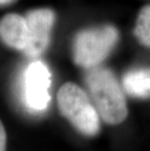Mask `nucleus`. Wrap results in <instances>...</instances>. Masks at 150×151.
Wrapping results in <instances>:
<instances>
[{"label":"nucleus","mask_w":150,"mask_h":151,"mask_svg":"<svg viewBox=\"0 0 150 151\" xmlns=\"http://www.w3.org/2000/svg\"><path fill=\"white\" fill-rule=\"evenodd\" d=\"M89 96L100 117L108 125H119L128 116V105L122 88L112 70L95 66L85 77Z\"/></svg>","instance_id":"nucleus-1"},{"label":"nucleus","mask_w":150,"mask_h":151,"mask_svg":"<svg viewBox=\"0 0 150 151\" xmlns=\"http://www.w3.org/2000/svg\"><path fill=\"white\" fill-rule=\"evenodd\" d=\"M60 113L85 137H95L100 130V117L92 99L81 87L65 83L57 94Z\"/></svg>","instance_id":"nucleus-2"},{"label":"nucleus","mask_w":150,"mask_h":151,"mask_svg":"<svg viewBox=\"0 0 150 151\" xmlns=\"http://www.w3.org/2000/svg\"><path fill=\"white\" fill-rule=\"evenodd\" d=\"M118 39L117 28L110 24L79 31L73 41V60L83 68L98 66L109 56Z\"/></svg>","instance_id":"nucleus-3"},{"label":"nucleus","mask_w":150,"mask_h":151,"mask_svg":"<svg viewBox=\"0 0 150 151\" xmlns=\"http://www.w3.org/2000/svg\"><path fill=\"white\" fill-rule=\"evenodd\" d=\"M51 72L42 62H34L24 73V99L34 111H44L50 104Z\"/></svg>","instance_id":"nucleus-4"},{"label":"nucleus","mask_w":150,"mask_h":151,"mask_svg":"<svg viewBox=\"0 0 150 151\" xmlns=\"http://www.w3.org/2000/svg\"><path fill=\"white\" fill-rule=\"evenodd\" d=\"M25 19L29 30V41L24 52L29 58H37L49 46L55 13L50 9H37L27 13Z\"/></svg>","instance_id":"nucleus-5"},{"label":"nucleus","mask_w":150,"mask_h":151,"mask_svg":"<svg viewBox=\"0 0 150 151\" xmlns=\"http://www.w3.org/2000/svg\"><path fill=\"white\" fill-rule=\"evenodd\" d=\"M0 39L7 46L24 51L29 41L27 19L18 14H7L0 20Z\"/></svg>","instance_id":"nucleus-6"},{"label":"nucleus","mask_w":150,"mask_h":151,"mask_svg":"<svg viewBox=\"0 0 150 151\" xmlns=\"http://www.w3.org/2000/svg\"><path fill=\"white\" fill-rule=\"evenodd\" d=\"M124 91L136 99L150 98V67L129 70L123 76Z\"/></svg>","instance_id":"nucleus-7"},{"label":"nucleus","mask_w":150,"mask_h":151,"mask_svg":"<svg viewBox=\"0 0 150 151\" xmlns=\"http://www.w3.org/2000/svg\"><path fill=\"white\" fill-rule=\"evenodd\" d=\"M133 34L140 44L150 48V5L144 6L139 11Z\"/></svg>","instance_id":"nucleus-8"},{"label":"nucleus","mask_w":150,"mask_h":151,"mask_svg":"<svg viewBox=\"0 0 150 151\" xmlns=\"http://www.w3.org/2000/svg\"><path fill=\"white\" fill-rule=\"evenodd\" d=\"M7 149V134L4 125L0 120V151H6Z\"/></svg>","instance_id":"nucleus-9"},{"label":"nucleus","mask_w":150,"mask_h":151,"mask_svg":"<svg viewBox=\"0 0 150 151\" xmlns=\"http://www.w3.org/2000/svg\"><path fill=\"white\" fill-rule=\"evenodd\" d=\"M12 1H14V0H0V4H8Z\"/></svg>","instance_id":"nucleus-10"}]
</instances>
